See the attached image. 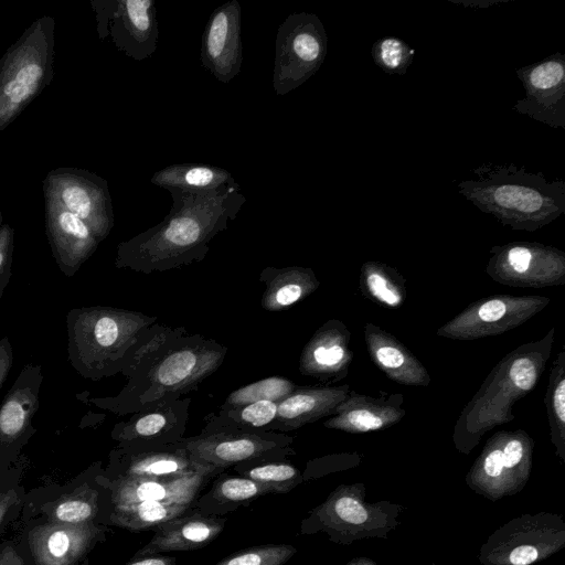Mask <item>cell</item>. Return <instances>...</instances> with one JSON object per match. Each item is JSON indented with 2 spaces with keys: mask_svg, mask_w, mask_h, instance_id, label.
Segmentation results:
<instances>
[{
  "mask_svg": "<svg viewBox=\"0 0 565 565\" xmlns=\"http://www.w3.org/2000/svg\"><path fill=\"white\" fill-rule=\"evenodd\" d=\"M49 236L55 262L67 277L75 275L99 243L90 227L67 210L58 211L50 222Z\"/></svg>",
  "mask_w": 565,
  "mask_h": 565,
  "instance_id": "obj_23",
  "label": "cell"
},
{
  "mask_svg": "<svg viewBox=\"0 0 565 565\" xmlns=\"http://www.w3.org/2000/svg\"><path fill=\"white\" fill-rule=\"evenodd\" d=\"M349 385L322 388H297L277 403V415L268 429L291 430L334 414L335 407L345 399Z\"/></svg>",
  "mask_w": 565,
  "mask_h": 565,
  "instance_id": "obj_22",
  "label": "cell"
},
{
  "mask_svg": "<svg viewBox=\"0 0 565 565\" xmlns=\"http://www.w3.org/2000/svg\"><path fill=\"white\" fill-rule=\"evenodd\" d=\"M402 394L384 398L349 392L334 411V416L324 422V426L348 433H367L387 428L398 423L406 414L401 407Z\"/></svg>",
  "mask_w": 565,
  "mask_h": 565,
  "instance_id": "obj_19",
  "label": "cell"
},
{
  "mask_svg": "<svg viewBox=\"0 0 565 565\" xmlns=\"http://www.w3.org/2000/svg\"><path fill=\"white\" fill-rule=\"evenodd\" d=\"M194 509V503L146 501L116 505L113 509L108 525L131 532L154 530L161 523L183 515Z\"/></svg>",
  "mask_w": 565,
  "mask_h": 565,
  "instance_id": "obj_27",
  "label": "cell"
},
{
  "mask_svg": "<svg viewBox=\"0 0 565 565\" xmlns=\"http://www.w3.org/2000/svg\"><path fill=\"white\" fill-rule=\"evenodd\" d=\"M216 473H195L177 479L120 477L109 479L114 507L146 501L194 503ZM108 478V477H107Z\"/></svg>",
  "mask_w": 565,
  "mask_h": 565,
  "instance_id": "obj_18",
  "label": "cell"
},
{
  "mask_svg": "<svg viewBox=\"0 0 565 565\" xmlns=\"http://www.w3.org/2000/svg\"><path fill=\"white\" fill-rule=\"evenodd\" d=\"M226 522L224 516L203 514L194 508L158 525L150 541L131 558L202 548L218 537Z\"/></svg>",
  "mask_w": 565,
  "mask_h": 565,
  "instance_id": "obj_16",
  "label": "cell"
},
{
  "mask_svg": "<svg viewBox=\"0 0 565 565\" xmlns=\"http://www.w3.org/2000/svg\"><path fill=\"white\" fill-rule=\"evenodd\" d=\"M241 31V4L237 0H228L214 9L202 34L201 64L224 84L230 83L242 68Z\"/></svg>",
  "mask_w": 565,
  "mask_h": 565,
  "instance_id": "obj_12",
  "label": "cell"
},
{
  "mask_svg": "<svg viewBox=\"0 0 565 565\" xmlns=\"http://www.w3.org/2000/svg\"><path fill=\"white\" fill-rule=\"evenodd\" d=\"M364 337L371 359L387 377L403 385L430 383L425 366L391 333L369 322L364 326Z\"/></svg>",
  "mask_w": 565,
  "mask_h": 565,
  "instance_id": "obj_21",
  "label": "cell"
},
{
  "mask_svg": "<svg viewBox=\"0 0 565 565\" xmlns=\"http://www.w3.org/2000/svg\"><path fill=\"white\" fill-rule=\"evenodd\" d=\"M486 271L505 285L535 287L564 284L565 257L541 244L516 243L491 249Z\"/></svg>",
  "mask_w": 565,
  "mask_h": 565,
  "instance_id": "obj_10",
  "label": "cell"
},
{
  "mask_svg": "<svg viewBox=\"0 0 565 565\" xmlns=\"http://www.w3.org/2000/svg\"><path fill=\"white\" fill-rule=\"evenodd\" d=\"M516 74L525 89L513 109L551 127L565 128V55L547 58L519 68Z\"/></svg>",
  "mask_w": 565,
  "mask_h": 565,
  "instance_id": "obj_11",
  "label": "cell"
},
{
  "mask_svg": "<svg viewBox=\"0 0 565 565\" xmlns=\"http://www.w3.org/2000/svg\"><path fill=\"white\" fill-rule=\"evenodd\" d=\"M372 55L376 65L386 73L403 74L412 63L415 51L402 40L386 36L375 42Z\"/></svg>",
  "mask_w": 565,
  "mask_h": 565,
  "instance_id": "obj_34",
  "label": "cell"
},
{
  "mask_svg": "<svg viewBox=\"0 0 565 565\" xmlns=\"http://www.w3.org/2000/svg\"><path fill=\"white\" fill-rule=\"evenodd\" d=\"M111 6V35L117 47L136 61L150 57L159 38L154 2L120 0Z\"/></svg>",
  "mask_w": 565,
  "mask_h": 565,
  "instance_id": "obj_17",
  "label": "cell"
},
{
  "mask_svg": "<svg viewBox=\"0 0 565 565\" xmlns=\"http://www.w3.org/2000/svg\"><path fill=\"white\" fill-rule=\"evenodd\" d=\"M268 282L262 301L268 310L289 307L311 294L319 285L309 268H282Z\"/></svg>",
  "mask_w": 565,
  "mask_h": 565,
  "instance_id": "obj_28",
  "label": "cell"
},
{
  "mask_svg": "<svg viewBox=\"0 0 565 565\" xmlns=\"http://www.w3.org/2000/svg\"><path fill=\"white\" fill-rule=\"evenodd\" d=\"M166 190L172 199L169 213L118 246L117 267L149 273L201 260L212 238L227 228L246 202L237 182L213 191Z\"/></svg>",
  "mask_w": 565,
  "mask_h": 565,
  "instance_id": "obj_1",
  "label": "cell"
},
{
  "mask_svg": "<svg viewBox=\"0 0 565 565\" xmlns=\"http://www.w3.org/2000/svg\"><path fill=\"white\" fill-rule=\"evenodd\" d=\"M459 192L484 213L514 230L535 231L565 212V182L548 181L514 164L484 163Z\"/></svg>",
  "mask_w": 565,
  "mask_h": 565,
  "instance_id": "obj_2",
  "label": "cell"
},
{
  "mask_svg": "<svg viewBox=\"0 0 565 565\" xmlns=\"http://www.w3.org/2000/svg\"><path fill=\"white\" fill-rule=\"evenodd\" d=\"M274 491L242 476L217 475L211 488L198 497L194 508L203 514L223 516Z\"/></svg>",
  "mask_w": 565,
  "mask_h": 565,
  "instance_id": "obj_24",
  "label": "cell"
},
{
  "mask_svg": "<svg viewBox=\"0 0 565 565\" xmlns=\"http://www.w3.org/2000/svg\"><path fill=\"white\" fill-rule=\"evenodd\" d=\"M163 401L146 409L126 424H119L113 438L122 450L136 451L162 448L179 443L183 437L188 401Z\"/></svg>",
  "mask_w": 565,
  "mask_h": 565,
  "instance_id": "obj_15",
  "label": "cell"
},
{
  "mask_svg": "<svg viewBox=\"0 0 565 565\" xmlns=\"http://www.w3.org/2000/svg\"><path fill=\"white\" fill-rule=\"evenodd\" d=\"M21 536L35 565H81L106 540L109 526L63 524L40 519L24 521Z\"/></svg>",
  "mask_w": 565,
  "mask_h": 565,
  "instance_id": "obj_7",
  "label": "cell"
},
{
  "mask_svg": "<svg viewBox=\"0 0 565 565\" xmlns=\"http://www.w3.org/2000/svg\"><path fill=\"white\" fill-rule=\"evenodd\" d=\"M153 320L140 312L103 306L72 309L66 316L71 365L95 381L117 373Z\"/></svg>",
  "mask_w": 565,
  "mask_h": 565,
  "instance_id": "obj_3",
  "label": "cell"
},
{
  "mask_svg": "<svg viewBox=\"0 0 565 565\" xmlns=\"http://www.w3.org/2000/svg\"><path fill=\"white\" fill-rule=\"evenodd\" d=\"M44 375L40 364H25L0 405V477L11 470L21 449L35 434L32 419L39 408Z\"/></svg>",
  "mask_w": 565,
  "mask_h": 565,
  "instance_id": "obj_8",
  "label": "cell"
},
{
  "mask_svg": "<svg viewBox=\"0 0 565 565\" xmlns=\"http://www.w3.org/2000/svg\"><path fill=\"white\" fill-rule=\"evenodd\" d=\"M224 353L223 348L204 341L171 351L149 371L146 402L190 388L217 369Z\"/></svg>",
  "mask_w": 565,
  "mask_h": 565,
  "instance_id": "obj_13",
  "label": "cell"
},
{
  "mask_svg": "<svg viewBox=\"0 0 565 565\" xmlns=\"http://www.w3.org/2000/svg\"><path fill=\"white\" fill-rule=\"evenodd\" d=\"M565 351L558 353L554 361L550 376L548 388L545 395V405L551 427L553 443L563 454L564 428H565V375H564Z\"/></svg>",
  "mask_w": 565,
  "mask_h": 565,
  "instance_id": "obj_31",
  "label": "cell"
},
{
  "mask_svg": "<svg viewBox=\"0 0 565 565\" xmlns=\"http://www.w3.org/2000/svg\"><path fill=\"white\" fill-rule=\"evenodd\" d=\"M12 232L8 226L0 230V299L11 276Z\"/></svg>",
  "mask_w": 565,
  "mask_h": 565,
  "instance_id": "obj_38",
  "label": "cell"
},
{
  "mask_svg": "<svg viewBox=\"0 0 565 565\" xmlns=\"http://www.w3.org/2000/svg\"><path fill=\"white\" fill-rule=\"evenodd\" d=\"M0 565H35L22 536L0 543Z\"/></svg>",
  "mask_w": 565,
  "mask_h": 565,
  "instance_id": "obj_37",
  "label": "cell"
},
{
  "mask_svg": "<svg viewBox=\"0 0 565 565\" xmlns=\"http://www.w3.org/2000/svg\"><path fill=\"white\" fill-rule=\"evenodd\" d=\"M13 363V350L9 337L0 339V390L4 384Z\"/></svg>",
  "mask_w": 565,
  "mask_h": 565,
  "instance_id": "obj_39",
  "label": "cell"
},
{
  "mask_svg": "<svg viewBox=\"0 0 565 565\" xmlns=\"http://www.w3.org/2000/svg\"><path fill=\"white\" fill-rule=\"evenodd\" d=\"M297 388L298 386L287 379L271 376L232 392L226 398L224 406L235 407L258 401L278 403Z\"/></svg>",
  "mask_w": 565,
  "mask_h": 565,
  "instance_id": "obj_32",
  "label": "cell"
},
{
  "mask_svg": "<svg viewBox=\"0 0 565 565\" xmlns=\"http://www.w3.org/2000/svg\"><path fill=\"white\" fill-rule=\"evenodd\" d=\"M11 470L0 482V533L22 513L26 492L19 483L18 477L9 480Z\"/></svg>",
  "mask_w": 565,
  "mask_h": 565,
  "instance_id": "obj_35",
  "label": "cell"
},
{
  "mask_svg": "<svg viewBox=\"0 0 565 565\" xmlns=\"http://www.w3.org/2000/svg\"><path fill=\"white\" fill-rule=\"evenodd\" d=\"M360 288L366 298L387 308H399L405 301V279L394 268L377 262L361 267Z\"/></svg>",
  "mask_w": 565,
  "mask_h": 565,
  "instance_id": "obj_29",
  "label": "cell"
},
{
  "mask_svg": "<svg viewBox=\"0 0 565 565\" xmlns=\"http://www.w3.org/2000/svg\"><path fill=\"white\" fill-rule=\"evenodd\" d=\"M292 438L273 431L210 430L178 445L195 461L220 471L238 463L284 460Z\"/></svg>",
  "mask_w": 565,
  "mask_h": 565,
  "instance_id": "obj_6",
  "label": "cell"
},
{
  "mask_svg": "<svg viewBox=\"0 0 565 565\" xmlns=\"http://www.w3.org/2000/svg\"><path fill=\"white\" fill-rule=\"evenodd\" d=\"M297 548L290 544H265L250 546L233 553L215 565H284Z\"/></svg>",
  "mask_w": 565,
  "mask_h": 565,
  "instance_id": "obj_33",
  "label": "cell"
},
{
  "mask_svg": "<svg viewBox=\"0 0 565 565\" xmlns=\"http://www.w3.org/2000/svg\"><path fill=\"white\" fill-rule=\"evenodd\" d=\"M328 38L320 19L312 13L288 15L279 25L275 42L273 88L284 96L307 82L322 65Z\"/></svg>",
  "mask_w": 565,
  "mask_h": 565,
  "instance_id": "obj_5",
  "label": "cell"
},
{
  "mask_svg": "<svg viewBox=\"0 0 565 565\" xmlns=\"http://www.w3.org/2000/svg\"><path fill=\"white\" fill-rule=\"evenodd\" d=\"M530 441L522 430L501 431L492 436L478 462L481 475L488 482H503V478L511 477L521 470L523 463H529L532 447Z\"/></svg>",
  "mask_w": 565,
  "mask_h": 565,
  "instance_id": "obj_25",
  "label": "cell"
},
{
  "mask_svg": "<svg viewBox=\"0 0 565 565\" xmlns=\"http://www.w3.org/2000/svg\"><path fill=\"white\" fill-rule=\"evenodd\" d=\"M234 470L242 477L270 488L275 494L288 493L302 481L300 471L284 460L238 463Z\"/></svg>",
  "mask_w": 565,
  "mask_h": 565,
  "instance_id": "obj_30",
  "label": "cell"
},
{
  "mask_svg": "<svg viewBox=\"0 0 565 565\" xmlns=\"http://www.w3.org/2000/svg\"><path fill=\"white\" fill-rule=\"evenodd\" d=\"M550 302L545 297L500 295L481 299L441 327L437 334L472 340L499 334L525 322Z\"/></svg>",
  "mask_w": 565,
  "mask_h": 565,
  "instance_id": "obj_9",
  "label": "cell"
},
{
  "mask_svg": "<svg viewBox=\"0 0 565 565\" xmlns=\"http://www.w3.org/2000/svg\"><path fill=\"white\" fill-rule=\"evenodd\" d=\"M350 333L340 321H329L319 329L306 345L300 370L315 377L342 379L352 360L349 350Z\"/></svg>",
  "mask_w": 565,
  "mask_h": 565,
  "instance_id": "obj_20",
  "label": "cell"
},
{
  "mask_svg": "<svg viewBox=\"0 0 565 565\" xmlns=\"http://www.w3.org/2000/svg\"><path fill=\"white\" fill-rule=\"evenodd\" d=\"M105 472L108 479L120 477L177 479L195 473L220 475L223 471L195 461L184 449L174 444L136 451L118 448L111 452Z\"/></svg>",
  "mask_w": 565,
  "mask_h": 565,
  "instance_id": "obj_14",
  "label": "cell"
},
{
  "mask_svg": "<svg viewBox=\"0 0 565 565\" xmlns=\"http://www.w3.org/2000/svg\"><path fill=\"white\" fill-rule=\"evenodd\" d=\"M43 76V70L35 63L23 65L15 76L4 86L3 93L12 104H20L36 88Z\"/></svg>",
  "mask_w": 565,
  "mask_h": 565,
  "instance_id": "obj_36",
  "label": "cell"
},
{
  "mask_svg": "<svg viewBox=\"0 0 565 565\" xmlns=\"http://www.w3.org/2000/svg\"><path fill=\"white\" fill-rule=\"evenodd\" d=\"M114 509L110 482L99 463L71 482L26 494L23 521L40 519L63 524L108 525Z\"/></svg>",
  "mask_w": 565,
  "mask_h": 565,
  "instance_id": "obj_4",
  "label": "cell"
},
{
  "mask_svg": "<svg viewBox=\"0 0 565 565\" xmlns=\"http://www.w3.org/2000/svg\"><path fill=\"white\" fill-rule=\"evenodd\" d=\"M175 563L177 558L174 556L158 554L142 558H131L125 565H175Z\"/></svg>",
  "mask_w": 565,
  "mask_h": 565,
  "instance_id": "obj_40",
  "label": "cell"
},
{
  "mask_svg": "<svg viewBox=\"0 0 565 565\" xmlns=\"http://www.w3.org/2000/svg\"><path fill=\"white\" fill-rule=\"evenodd\" d=\"M151 183L163 188L213 191L236 183L225 169L203 163L171 164L154 172Z\"/></svg>",
  "mask_w": 565,
  "mask_h": 565,
  "instance_id": "obj_26",
  "label": "cell"
}]
</instances>
